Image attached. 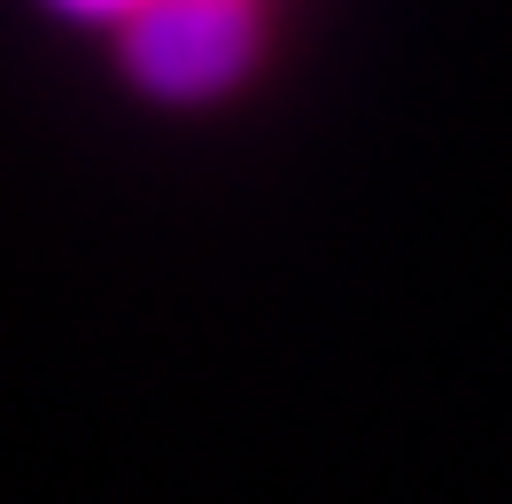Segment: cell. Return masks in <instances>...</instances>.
Returning a JSON list of instances; mask_svg holds the SVG:
<instances>
[{"mask_svg": "<svg viewBox=\"0 0 512 504\" xmlns=\"http://www.w3.org/2000/svg\"><path fill=\"white\" fill-rule=\"evenodd\" d=\"M264 55V24L249 0H140L117 24V63L148 101L194 109L233 94Z\"/></svg>", "mask_w": 512, "mask_h": 504, "instance_id": "obj_1", "label": "cell"}, {"mask_svg": "<svg viewBox=\"0 0 512 504\" xmlns=\"http://www.w3.org/2000/svg\"><path fill=\"white\" fill-rule=\"evenodd\" d=\"M47 8H63V16H86V24H125L140 0H47Z\"/></svg>", "mask_w": 512, "mask_h": 504, "instance_id": "obj_2", "label": "cell"}, {"mask_svg": "<svg viewBox=\"0 0 512 504\" xmlns=\"http://www.w3.org/2000/svg\"><path fill=\"white\" fill-rule=\"evenodd\" d=\"M249 8H256V0H249Z\"/></svg>", "mask_w": 512, "mask_h": 504, "instance_id": "obj_3", "label": "cell"}]
</instances>
